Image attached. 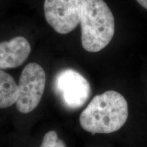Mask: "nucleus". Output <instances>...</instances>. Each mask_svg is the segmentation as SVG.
<instances>
[{"instance_id":"9","label":"nucleus","mask_w":147,"mask_h":147,"mask_svg":"<svg viewBox=\"0 0 147 147\" xmlns=\"http://www.w3.org/2000/svg\"><path fill=\"white\" fill-rule=\"evenodd\" d=\"M140 5H141L143 8L147 10V0H136Z\"/></svg>"},{"instance_id":"7","label":"nucleus","mask_w":147,"mask_h":147,"mask_svg":"<svg viewBox=\"0 0 147 147\" xmlns=\"http://www.w3.org/2000/svg\"><path fill=\"white\" fill-rule=\"evenodd\" d=\"M18 95V84L13 77L0 70V108L10 107L15 104Z\"/></svg>"},{"instance_id":"2","label":"nucleus","mask_w":147,"mask_h":147,"mask_svg":"<svg viewBox=\"0 0 147 147\" xmlns=\"http://www.w3.org/2000/svg\"><path fill=\"white\" fill-rule=\"evenodd\" d=\"M80 24L82 46L88 52L102 51L115 34V18L104 0H86Z\"/></svg>"},{"instance_id":"5","label":"nucleus","mask_w":147,"mask_h":147,"mask_svg":"<svg viewBox=\"0 0 147 147\" xmlns=\"http://www.w3.org/2000/svg\"><path fill=\"white\" fill-rule=\"evenodd\" d=\"M55 88L65 107L71 110L84 106L91 93L88 80L72 69H63L57 75Z\"/></svg>"},{"instance_id":"8","label":"nucleus","mask_w":147,"mask_h":147,"mask_svg":"<svg viewBox=\"0 0 147 147\" xmlns=\"http://www.w3.org/2000/svg\"><path fill=\"white\" fill-rule=\"evenodd\" d=\"M40 147H66V144L56 131L51 130L45 134Z\"/></svg>"},{"instance_id":"1","label":"nucleus","mask_w":147,"mask_h":147,"mask_svg":"<svg viewBox=\"0 0 147 147\" xmlns=\"http://www.w3.org/2000/svg\"><path fill=\"white\" fill-rule=\"evenodd\" d=\"M125 98L115 91H107L95 95L80 115V124L86 131L110 134L118 131L128 117Z\"/></svg>"},{"instance_id":"4","label":"nucleus","mask_w":147,"mask_h":147,"mask_svg":"<svg viewBox=\"0 0 147 147\" xmlns=\"http://www.w3.org/2000/svg\"><path fill=\"white\" fill-rule=\"evenodd\" d=\"M86 0H45L44 12L47 23L56 32L67 34L80 23Z\"/></svg>"},{"instance_id":"6","label":"nucleus","mask_w":147,"mask_h":147,"mask_svg":"<svg viewBox=\"0 0 147 147\" xmlns=\"http://www.w3.org/2000/svg\"><path fill=\"white\" fill-rule=\"evenodd\" d=\"M31 50L30 44L23 36L0 42V70L21 65L27 59Z\"/></svg>"},{"instance_id":"3","label":"nucleus","mask_w":147,"mask_h":147,"mask_svg":"<svg viewBox=\"0 0 147 147\" xmlns=\"http://www.w3.org/2000/svg\"><path fill=\"white\" fill-rule=\"evenodd\" d=\"M46 86V74L42 66L30 63L22 71L18 82V95L16 102L20 113L27 114L36 109L43 96Z\"/></svg>"}]
</instances>
